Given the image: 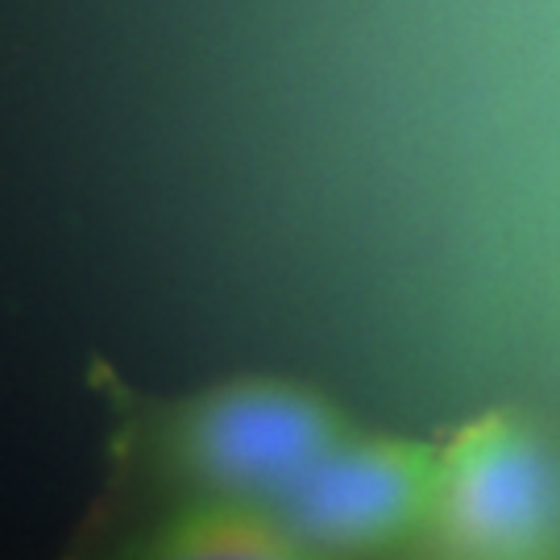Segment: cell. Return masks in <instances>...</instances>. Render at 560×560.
I'll list each match as a JSON object with an SVG mask.
<instances>
[{
  "label": "cell",
  "mask_w": 560,
  "mask_h": 560,
  "mask_svg": "<svg viewBox=\"0 0 560 560\" xmlns=\"http://www.w3.org/2000/svg\"><path fill=\"white\" fill-rule=\"evenodd\" d=\"M120 560H320L261 506L183 502Z\"/></svg>",
  "instance_id": "277c9868"
},
{
  "label": "cell",
  "mask_w": 560,
  "mask_h": 560,
  "mask_svg": "<svg viewBox=\"0 0 560 560\" xmlns=\"http://www.w3.org/2000/svg\"><path fill=\"white\" fill-rule=\"evenodd\" d=\"M428 527L448 560H557V457L520 420L465 423L441 444V490Z\"/></svg>",
  "instance_id": "7a4b0ae2"
},
{
  "label": "cell",
  "mask_w": 560,
  "mask_h": 560,
  "mask_svg": "<svg viewBox=\"0 0 560 560\" xmlns=\"http://www.w3.org/2000/svg\"><path fill=\"white\" fill-rule=\"evenodd\" d=\"M349 432L332 402L287 378H233L175 411L166 423V469L187 502H233L275 511L282 494Z\"/></svg>",
  "instance_id": "6da1fadb"
},
{
  "label": "cell",
  "mask_w": 560,
  "mask_h": 560,
  "mask_svg": "<svg viewBox=\"0 0 560 560\" xmlns=\"http://www.w3.org/2000/svg\"><path fill=\"white\" fill-rule=\"evenodd\" d=\"M441 448L345 432L282 502L275 520L320 560L374 557L432 523Z\"/></svg>",
  "instance_id": "3957f363"
}]
</instances>
